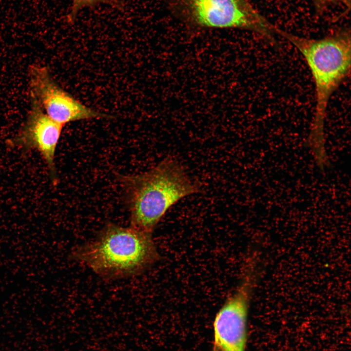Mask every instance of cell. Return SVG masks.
Returning a JSON list of instances; mask_svg holds the SVG:
<instances>
[{"instance_id":"obj_5","label":"cell","mask_w":351,"mask_h":351,"mask_svg":"<svg viewBox=\"0 0 351 351\" xmlns=\"http://www.w3.org/2000/svg\"><path fill=\"white\" fill-rule=\"evenodd\" d=\"M255 281V271L245 268L236 289L214 318L212 351H246L249 310Z\"/></svg>"},{"instance_id":"obj_4","label":"cell","mask_w":351,"mask_h":351,"mask_svg":"<svg viewBox=\"0 0 351 351\" xmlns=\"http://www.w3.org/2000/svg\"><path fill=\"white\" fill-rule=\"evenodd\" d=\"M176 10L195 26L248 30L274 44L275 27L248 0H173Z\"/></svg>"},{"instance_id":"obj_8","label":"cell","mask_w":351,"mask_h":351,"mask_svg":"<svg viewBox=\"0 0 351 351\" xmlns=\"http://www.w3.org/2000/svg\"><path fill=\"white\" fill-rule=\"evenodd\" d=\"M100 4L117 5L114 0H72V4L67 16L68 23L73 24L79 12L84 8L92 7Z\"/></svg>"},{"instance_id":"obj_7","label":"cell","mask_w":351,"mask_h":351,"mask_svg":"<svg viewBox=\"0 0 351 351\" xmlns=\"http://www.w3.org/2000/svg\"><path fill=\"white\" fill-rule=\"evenodd\" d=\"M26 117L8 144L23 153L36 150L44 160L53 184L58 181L55 154L63 126L50 118L35 102L31 100Z\"/></svg>"},{"instance_id":"obj_3","label":"cell","mask_w":351,"mask_h":351,"mask_svg":"<svg viewBox=\"0 0 351 351\" xmlns=\"http://www.w3.org/2000/svg\"><path fill=\"white\" fill-rule=\"evenodd\" d=\"M275 31L299 51L310 69L315 84L316 105L308 136L323 140L330 97L351 73L350 31L343 30L320 39L299 37L276 26Z\"/></svg>"},{"instance_id":"obj_9","label":"cell","mask_w":351,"mask_h":351,"mask_svg":"<svg viewBox=\"0 0 351 351\" xmlns=\"http://www.w3.org/2000/svg\"><path fill=\"white\" fill-rule=\"evenodd\" d=\"M316 5L319 7H324L330 5H341L350 7V0H314Z\"/></svg>"},{"instance_id":"obj_2","label":"cell","mask_w":351,"mask_h":351,"mask_svg":"<svg viewBox=\"0 0 351 351\" xmlns=\"http://www.w3.org/2000/svg\"><path fill=\"white\" fill-rule=\"evenodd\" d=\"M74 259L104 278L138 275L159 258L152 233L108 222L97 237L76 248Z\"/></svg>"},{"instance_id":"obj_1","label":"cell","mask_w":351,"mask_h":351,"mask_svg":"<svg viewBox=\"0 0 351 351\" xmlns=\"http://www.w3.org/2000/svg\"><path fill=\"white\" fill-rule=\"evenodd\" d=\"M116 176L123 189L130 226L151 233L172 206L200 190L199 183L172 156L144 173Z\"/></svg>"},{"instance_id":"obj_6","label":"cell","mask_w":351,"mask_h":351,"mask_svg":"<svg viewBox=\"0 0 351 351\" xmlns=\"http://www.w3.org/2000/svg\"><path fill=\"white\" fill-rule=\"evenodd\" d=\"M30 100L52 120L64 126L78 120L109 117L74 98L56 82L46 66L33 64L28 68Z\"/></svg>"}]
</instances>
